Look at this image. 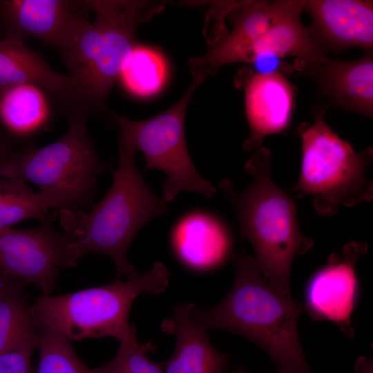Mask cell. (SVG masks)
<instances>
[{
  "label": "cell",
  "instance_id": "obj_1",
  "mask_svg": "<svg viewBox=\"0 0 373 373\" xmlns=\"http://www.w3.org/2000/svg\"><path fill=\"white\" fill-rule=\"evenodd\" d=\"M96 15L75 29L59 52L71 86L61 99L68 118L88 119L104 113L111 88L137 44V26L159 13L164 3L145 1H83Z\"/></svg>",
  "mask_w": 373,
  "mask_h": 373
},
{
  "label": "cell",
  "instance_id": "obj_2",
  "mask_svg": "<svg viewBox=\"0 0 373 373\" xmlns=\"http://www.w3.org/2000/svg\"><path fill=\"white\" fill-rule=\"evenodd\" d=\"M236 277L224 299L207 309L191 312L199 327L239 334L263 349L278 373H314L308 365L297 330L304 304L291 293L281 292L262 274L254 258L245 253L234 260Z\"/></svg>",
  "mask_w": 373,
  "mask_h": 373
},
{
  "label": "cell",
  "instance_id": "obj_3",
  "mask_svg": "<svg viewBox=\"0 0 373 373\" xmlns=\"http://www.w3.org/2000/svg\"><path fill=\"white\" fill-rule=\"evenodd\" d=\"M136 152L120 133L119 164L108 192L89 212L59 211L69 267L75 266L86 254L99 253L113 259L117 278L121 274L128 278L138 272L127 260L131 243L147 222L165 215L168 207L151 191L137 170Z\"/></svg>",
  "mask_w": 373,
  "mask_h": 373
},
{
  "label": "cell",
  "instance_id": "obj_4",
  "mask_svg": "<svg viewBox=\"0 0 373 373\" xmlns=\"http://www.w3.org/2000/svg\"><path fill=\"white\" fill-rule=\"evenodd\" d=\"M270 160V151L259 146L245 165L253 175L250 184L238 193L223 180L220 188L236 210L240 235L251 242L259 269L279 291L289 294L292 261L312 242L301 233L293 200L271 180Z\"/></svg>",
  "mask_w": 373,
  "mask_h": 373
},
{
  "label": "cell",
  "instance_id": "obj_5",
  "mask_svg": "<svg viewBox=\"0 0 373 373\" xmlns=\"http://www.w3.org/2000/svg\"><path fill=\"white\" fill-rule=\"evenodd\" d=\"M169 271L160 262L127 280L51 296L42 294L30 310L39 333L61 335L69 341L112 337L118 341L131 334L135 326L128 322L131 308L140 294L164 292Z\"/></svg>",
  "mask_w": 373,
  "mask_h": 373
},
{
  "label": "cell",
  "instance_id": "obj_6",
  "mask_svg": "<svg viewBox=\"0 0 373 373\" xmlns=\"http://www.w3.org/2000/svg\"><path fill=\"white\" fill-rule=\"evenodd\" d=\"M66 133L45 146L12 153L0 175L31 182L50 208L79 211L91 207L98 177L108 170L97 157L83 118L68 119Z\"/></svg>",
  "mask_w": 373,
  "mask_h": 373
},
{
  "label": "cell",
  "instance_id": "obj_7",
  "mask_svg": "<svg viewBox=\"0 0 373 373\" xmlns=\"http://www.w3.org/2000/svg\"><path fill=\"white\" fill-rule=\"evenodd\" d=\"M324 112L316 114L313 124H303L301 166L298 180L291 189L298 196H312L316 212L335 213L339 206L351 207L373 197L372 182L366 171L372 160V148L356 152L326 123Z\"/></svg>",
  "mask_w": 373,
  "mask_h": 373
},
{
  "label": "cell",
  "instance_id": "obj_8",
  "mask_svg": "<svg viewBox=\"0 0 373 373\" xmlns=\"http://www.w3.org/2000/svg\"><path fill=\"white\" fill-rule=\"evenodd\" d=\"M192 81L182 97L172 106L152 117L131 120L115 114V121L136 151L142 152L145 169L163 171L166 178L162 198L172 201L181 191L211 198L216 190L202 178L189 156L185 139L184 119L195 90L204 78L192 75Z\"/></svg>",
  "mask_w": 373,
  "mask_h": 373
},
{
  "label": "cell",
  "instance_id": "obj_9",
  "mask_svg": "<svg viewBox=\"0 0 373 373\" xmlns=\"http://www.w3.org/2000/svg\"><path fill=\"white\" fill-rule=\"evenodd\" d=\"M57 211L39 226L0 229V269L50 294L61 268H70L66 238L53 227Z\"/></svg>",
  "mask_w": 373,
  "mask_h": 373
},
{
  "label": "cell",
  "instance_id": "obj_10",
  "mask_svg": "<svg viewBox=\"0 0 373 373\" xmlns=\"http://www.w3.org/2000/svg\"><path fill=\"white\" fill-rule=\"evenodd\" d=\"M305 1H247L233 10V28L204 55L189 62L191 73L204 77L214 74L220 67L240 61L245 49L283 17L302 12Z\"/></svg>",
  "mask_w": 373,
  "mask_h": 373
},
{
  "label": "cell",
  "instance_id": "obj_11",
  "mask_svg": "<svg viewBox=\"0 0 373 373\" xmlns=\"http://www.w3.org/2000/svg\"><path fill=\"white\" fill-rule=\"evenodd\" d=\"M82 1L0 0V22L7 37L41 40L58 52L86 17Z\"/></svg>",
  "mask_w": 373,
  "mask_h": 373
},
{
  "label": "cell",
  "instance_id": "obj_12",
  "mask_svg": "<svg viewBox=\"0 0 373 373\" xmlns=\"http://www.w3.org/2000/svg\"><path fill=\"white\" fill-rule=\"evenodd\" d=\"M367 249L362 242L347 244L312 277L305 306L314 318L335 322L343 328L350 325L358 293L355 265Z\"/></svg>",
  "mask_w": 373,
  "mask_h": 373
},
{
  "label": "cell",
  "instance_id": "obj_13",
  "mask_svg": "<svg viewBox=\"0 0 373 373\" xmlns=\"http://www.w3.org/2000/svg\"><path fill=\"white\" fill-rule=\"evenodd\" d=\"M304 9L312 18L309 30L321 48L361 47L372 50V1L309 0L305 1Z\"/></svg>",
  "mask_w": 373,
  "mask_h": 373
},
{
  "label": "cell",
  "instance_id": "obj_14",
  "mask_svg": "<svg viewBox=\"0 0 373 373\" xmlns=\"http://www.w3.org/2000/svg\"><path fill=\"white\" fill-rule=\"evenodd\" d=\"M245 111L250 137L244 142L247 150L256 149L269 135L285 130L291 117L294 92L279 73H258L245 86Z\"/></svg>",
  "mask_w": 373,
  "mask_h": 373
},
{
  "label": "cell",
  "instance_id": "obj_15",
  "mask_svg": "<svg viewBox=\"0 0 373 373\" xmlns=\"http://www.w3.org/2000/svg\"><path fill=\"white\" fill-rule=\"evenodd\" d=\"M370 52L354 61H336L325 57L307 70L332 105L372 117L373 58Z\"/></svg>",
  "mask_w": 373,
  "mask_h": 373
},
{
  "label": "cell",
  "instance_id": "obj_16",
  "mask_svg": "<svg viewBox=\"0 0 373 373\" xmlns=\"http://www.w3.org/2000/svg\"><path fill=\"white\" fill-rule=\"evenodd\" d=\"M194 306L178 305L173 315L161 323L162 332L176 338L173 354L163 364L164 373H224L231 356L216 350L208 331L193 323L191 312Z\"/></svg>",
  "mask_w": 373,
  "mask_h": 373
},
{
  "label": "cell",
  "instance_id": "obj_17",
  "mask_svg": "<svg viewBox=\"0 0 373 373\" xmlns=\"http://www.w3.org/2000/svg\"><path fill=\"white\" fill-rule=\"evenodd\" d=\"M173 242L184 262L200 269L222 262L231 247L230 236L224 224L213 216L200 212L191 213L177 224Z\"/></svg>",
  "mask_w": 373,
  "mask_h": 373
},
{
  "label": "cell",
  "instance_id": "obj_18",
  "mask_svg": "<svg viewBox=\"0 0 373 373\" xmlns=\"http://www.w3.org/2000/svg\"><path fill=\"white\" fill-rule=\"evenodd\" d=\"M21 85L41 87L61 100L69 90L71 79L52 69L22 40L6 37L0 40V95Z\"/></svg>",
  "mask_w": 373,
  "mask_h": 373
},
{
  "label": "cell",
  "instance_id": "obj_19",
  "mask_svg": "<svg viewBox=\"0 0 373 373\" xmlns=\"http://www.w3.org/2000/svg\"><path fill=\"white\" fill-rule=\"evenodd\" d=\"M24 284L20 282L0 294V355L24 346L37 348L39 334L23 291Z\"/></svg>",
  "mask_w": 373,
  "mask_h": 373
},
{
  "label": "cell",
  "instance_id": "obj_20",
  "mask_svg": "<svg viewBox=\"0 0 373 373\" xmlns=\"http://www.w3.org/2000/svg\"><path fill=\"white\" fill-rule=\"evenodd\" d=\"M168 75L163 55L155 48L136 44L127 57L119 77L132 94L148 97L157 93Z\"/></svg>",
  "mask_w": 373,
  "mask_h": 373
},
{
  "label": "cell",
  "instance_id": "obj_21",
  "mask_svg": "<svg viewBox=\"0 0 373 373\" xmlns=\"http://www.w3.org/2000/svg\"><path fill=\"white\" fill-rule=\"evenodd\" d=\"M46 116V103L39 87L21 85L0 95L1 119L16 133L28 134L37 131Z\"/></svg>",
  "mask_w": 373,
  "mask_h": 373
},
{
  "label": "cell",
  "instance_id": "obj_22",
  "mask_svg": "<svg viewBox=\"0 0 373 373\" xmlns=\"http://www.w3.org/2000/svg\"><path fill=\"white\" fill-rule=\"evenodd\" d=\"M39 193L24 182L0 175V229L17 222L37 219L43 222L52 213Z\"/></svg>",
  "mask_w": 373,
  "mask_h": 373
},
{
  "label": "cell",
  "instance_id": "obj_23",
  "mask_svg": "<svg viewBox=\"0 0 373 373\" xmlns=\"http://www.w3.org/2000/svg\"><path fill=\"white\" fill-rule=\"evenodd\" d=\"M39 334V361L35 373H101L98 367H88L66 338L53 333Z\"/></svg>",
  "mask_w": 373,
  "mask_h": 373
},
{
  "label": "cell",
  "instance_id": "obj_24",
  "mask_svg": "<svg viewBox=\"0 0 373 373\" xmlns=\"http://www.w3.org/2000/svg\"><path fill=\"white\" fill-rule=\"evenodd\" d=\"M152 343H140L135 327L119 341L116 355L98 367L101 373H164L163 365L151 361L147 354L153 352Z\"/></svg>",
  "mask_w": 373,
  "mask_h": 373
},
{
  "label": "cell",
  "instance_id": "obj_25",
  "mask_svg": "<svg viewBox=\"0 0 373 373\" xmlns=\"http://www.w3.org/2000/svg\"><path fill=\"white\" fill-rule=\"evenodd\" d=\"M32 346H24L0 355V373H35L31 360Z\"/></svg>",
  "mask_w": 373,
  "mask_h": 373
},
{
  "label": "cell",
  "instance_id": "obj_26",
  "mask_svg": "<svg viewBox=\"0 0 373 373\" xmlns=\"http://www.w3.org/2000/svg\"><path fill=\"white\" fill-rule=\"evenodd\" d=\"M20 283L19 280L11 277L0 269V294Z\"/></svg>",
  "mask_w": 373,
  "mask_h": 373
},
{
  "label": "cell",
  "instance_id": "obj_27",
  "mask_svg": "<svg viewBox=\"0 0 373 373\" xmlns=\"http://www.w3.org/2000/svg\"><path fill=\"white\" fill-rule=\"evenodd\" d=\"M356 373H373L372 361L365 356H361L356 363Z\"/></svg>",
  "mask_w": 373,
  "mask_h": 373
},
{
  "label": "cell",
  "instance_id": "obj_28",
  "mask_svg": "<svg viewBox=\"0 0 373 373\" xmlns=\"http://www.w3.org/2000/svg\"><path fill=\"white\" fill-rule=\"evenodd\" d=\"M12 153L8 142L0 135V169Z\"/></svg>",
  "mask_w": 373,
  "mask_h": 373
},
{
  "label": "cell",
  "instance_id": "obj_29",
  "mask_svg": "<svg viewBox=\"0 0 373 373\" xmlns=\"http://www.w3.org/2000/svg\"><path fill=\"white\" fill-rule=\"evenodd\" d=\"M232 373H250L245 370L242 365L237 367Z\"/></svg>",
  "mask_w": 373,
  "mask_h": 373
}]
</instances>
